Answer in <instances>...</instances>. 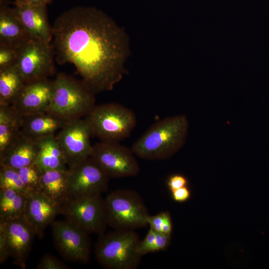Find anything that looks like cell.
I'll return each mask as SVG.
<instances>
[{
  "label": "cell",
  "mask_w": 269,
  "mask_h": 269,
  "mask_svg": "<svg viewBox=\"0 0 269 269\" xmlns=\"http://www.w3.org/2000/svg\"><path fill=\"white\" fill-rule=\"evenodd\" d=\"M52 46L60 64H73L94 94L110 91L126 73L129 37L101 10L77 6L61 13L52 26Z\"/></svg>",
  "instance_id": "obj_1"
},
{
  "label": "cell",
  "mask_w": 269,
  "mask_h": 269,
  "mask_svg": "<svg viewBox=\"0 0 269 269\" xmlns=\"http://www.w3.org/2000/svg\"><path fill=\"white\" fill-rule=\"evenodd\" d=\"M188 129L189 123L185 115L165 118L151 126L134 142L131 149L141 159H166L184 145Z\"/></svg>",
  "instance_id": "obj_2"
},
{
  "label": "cell",
  "mask_w": 269,
  "mask_h": 269,
  "mask_svg": "<svg viewBox=\"0 0 269 269\" xmlns=\"http://www.w3.org/2000/svg\"><path fill=\"white\" fill-rule=\"evenodd\" d=\"M95 94L81 81L59 73L53 81L47 112L66 121L86 117L95 106Z\"/></svg>",
  "instance_id": "obj_3"
},
{
  "label": "cell",
  "mask_w": 269,
  "mask_h": 269,
  "mask_svg": "<svg viewBox=\"0 0 269 269\" xmlns=\"http://www.w3.org/2000/svg\"><path fill=\"white\" fill-rule=\"evenodd\" d=\"M138 235L132 230H116L99 235L95 253L97 261L108 269H135L141 257L137 252Z\"/></svg>",
  "instance_id": "obj_4"
},
{
  "label": "cell",
  "mask_w": 269,
  "mask_h": 269,
  "mask_svg": "<svg viewBox=\"0 0 269 269\" xmlns=\"http://www.w3.org/2000/svg\"><path fill=\"white\" fill-rule=\"evenodd\" d=\"M85 119L92 136L100 141L119 142L131 135L136 124L134 113L115 103L95 105Z\"/></svg>",
  "instance_id": "obj_5"
},
{
  "label": "cell",
  "mask_w": 269,
  "mask_h": 269,
  "mask_svg": "<svg viewBox=\"0 0 269 269\" xmlns=\"http://www.w3.org/2000/svg\"><path fill=\"white\" fill-rule=\"evenodd\" d=\"M107 226L116 230H132L147 225L149 215L140 196L129 189H120L109 194L104 199Z\"/></svg>",
  "instance_id": "obj_6"
},
{
  "label": "cell",
  "mask_w": 269,
  "mask_h": 269,
  "mask_svg": "<svg viewBox=\"0 0 269 269\" xmlns=\"http://www.w3.org/2000/svg\"><path fill=\"white\" fill-rule=\"evenodd\" d=\"M101 195L68 199L61 207V214L66 221L89 234H102L107 225L104 199Z\"/></svg>",
  "instance_id": "obj_7"
},
{
  "label": "cell",
  "mask_w": 269,
  "mask_h": 269,
  "mask_svg": "<svg viewBox=\"0 0 269 269\" xmlns=\"http://www.w3.org/2000/svg\"><path fill=\"white\" fill-rule=\"evenodd\" d=\"M50 43L30 39L19 49L15 65L25 83L48 79L55 72Z\"/></svg>",
  "instance_id": "obj_8"
},
{
  "label": "cell",
  "mask_w": 269,
  "mask_h": 269,
  "mask_svg": "<svg viewBox=\"0 0 269 269\" xmlns=\"http://www.w3.org/2000/svg\"><path fill=\"white\" fill-rule=\"evenodd\" d=\"M131 149L118 141H100L92 145V157L110 178L134 176L140 169Z\"/></svg>",
  "instance_id": "obj_9"
},
{
  "label": "cell",
  "mask_w": 269,
  "mask_h": 269,
  "mask_svg": "<svg viewBox=\"0 0 269 269\" xmlns=\"http://www.w3.org/2000/svg\"><path fill=\"white\" fill-rule=\"evenodd\" d=\"M68 170L67 200L101 194L108 188L109 176L91 156L68 168Z\"/></svg>",
  "instance_id": "obj_10"
},
{
  "label": "cell",
  "mask_w": 269,
  "mask_h": 269,
  "mask_svg": "<svg viewBox=\"0 0 269 269\" xmlns=\"http://www.w3.org/2000/svg\"><path fill=\"white\" fill-rule=\"evenodd\" d=\"M92 136L85 119L78 118L67 122L55 135L66 159L68 168L91 156Z\"/></svg>",
  "instance_id": "obj_11"
},
{
  "label": "cell",
  "mask_w": 269,
  "mask_h": 269,
  "mask_svg": "<svg viewBox=\"0 0 269 269\" xmlns=\"http://www.w3.org/2000/svg\"><path fill=\"white\" fill-rule=\"evenodd\" d=\"M55 246L61 256L68 261L86 263L91 253L88 233L66 221H54L52 224Z\"/></svg>",
  "instance_id": "obj_12"
},
{
  "label": "cell",
  "mask_w": 269,
  "mask_h": 269,
  "mask_svg": "<svg viewBox=\"0 0 269 269\" xmlns=\"http://www.w3.org/2000/svg\"><path fill=\"white\" fill-rule=\"evenodd\" d=\"M7 251L13 264L25 269L26 261L30 252L34 238V228L23 217L3 221Z\"/></svg>",
  "instance_id": "obj_13"
},
{
  "label": "cell",
  "mask_w": 269,
  "mask_h": 269,
  "mask_svg": "<svg viewBox=\"0 0 269 269\" xmlns=\"http://www.w3.org/2000/svg\"><path fill=\"white\" fill-rule=\"evenodd\" d=\"M53 93V81L44 79L25 83L13 107L23 117L47 111Z\"/></svg>",
  "instance_id": "obj_14"
},
{
  "label": "cell",
  "mask_w": 269,
  "mask_h": 269,
  "mask_svg": "<svg viewBox=\"0 0 269 269\" xmlns=\"http://www.w3.org/2000/svg\"><path fill=\"white\" fill-rule=\"evenodd\" d=\"M61 214V206L39 190H29L24 218L34 228L36 236L43 237L45 229Z\"/></svg>",
  "instance_id": "obj_15"
},
{
  "label": "cell",
  "mask_w": 269,
  "mask_h": 269,
  "mask_svg": "<svg viewBox=\"0 0 269 269\" xmlns=\"http://www.w3.org/2000/svg\"><path fill=\"white\" fill-rule=\"evenodd\" d=\"M14 5L15 11L31 39L50 43L52 26L48 21L46 5Z\"/></svg>",
  "instance_id": "obj_16"
},
{
  "label": "cell",
  "mask_w": 269,
  "mask_h": 269,
  "mask_svg": "<svg viewBox=\"0 0 269 269\" xmlns=\"http://www.w3.org/2000/svg\"><path fill=\"white\" fill-rule=\"evenodd\" d=\"M30 39L14 8L6 0H0V45L19 49Z\"/></svg>",
  "instance_id": "obj_17"
},
{
  "label": "cell",
  "mask_w": 269,
  "mask_h": 269,
  "mask_svg": "<svg viewBox=\"0 0 269 269\" xmlns=\"http://www.w3.org/2000/svg\"><path fill=\"white\" fill-rule=\"evenodd\" d=\"M38 151L37 141L20 132L16 139L0 153V166L18 169L35 163Z\"/></svg>",
  "instance_id": "obj_18"
},
{
  "label": "cell",
  "mask_w": 269,
  "mask_h": 269,
  "mask_svg": "<svg viewBox=\"0 0 269 269\" xmlns=\"http://www.w3.org/2000/svg\"><path fill=\"white\" fill-rule=\"evenodd\" d=\"M67 122L47 111L33 114L23 117L21 132L37 141L55 135Z\"/></svg>",
  "instance_id": "obj_19"
},
{
  "label": "cell",
  "mask_w": 269,
  "mask_h": 269,
  "mask_svg": "<svg viewBox=\"0 0 269 269\" xmlns=\"http://www.w3.org/2000/svg\"><path fill=\"white\" fill-rule=\"evenodd\" d=\"M55 135L37 140L38 151L35 163L42 171L68 169L66 158Z\"/></svg>",
  "instance_id": "obj_20"
},
{
  "label": "cell",
  "mask_w": 269,
  "mask_h": 269,
  "mask_svg": "<svg viewBox=\"0 0 269 269\" xmlns=\"http://www.w3.org/2000/svg\"><path fill=\"white\" fill-rule=\"evenodd\" d=\"M68 176V169L42 171L39 190L62 207L67 200Z\"/></svg>",
  "instance_id": "obj_21"
},
{
  "label": "cell",
  "mask_w": 269,
  "mask_h": 269,
  "mask_svg": "<svg viewBox=\"0 0 269 269\" xmlns=\"http://www.w3.org/2000/svg\"><path fill=\"white\" fill-rule=\"evenodd\" d=\"M23 116L12 105H0V153L21 132Z\"/></svg>",
  "instance_id": "obj_22"
},
{
  "label": "cell",
  "mask_w": 269,
  "mask_h": 269,
  "mask_svg": "<svg viewBox=\"0 0 269 269\" xmlns=\"http://www.w3.org/2000/svg\"><path fill=\"white\" fill-rule=\"evenodd\" d=\"M25 83L16 65L0 70V105H12Z\"/></svg>",
  "instance_id": "obj_23"
},
{
  "label": "cell",
  "mask_w": 269,
  "mask_h": 269,
  "mask_svg": "<svg viewBox=\"0 0 269 269\" xmlns=\"http://www.w3.org/2000/svg\"><path fill=\"white\" fill-rule=\"evenodd\" d=\"M27 194L10 189H0V220L7 221L23 217Z\"/></svg>",
  "instance_id": "obj_24"
},
{
  "label": "cell",
  "mask_w": 269,
  "mask_h": 269,
  "mask_svg": "<svg viewBox=\"0 0 269 269\" xmlns=\"http://www.w3.org/2000/svg\"><path fill=\"white\" fill-rule=\"evenodd\" d=\"M0 189H10L27 194L28 188L22 181L17 169L0 166Z\"/></svg>",
  "instance_id": "obj_25"
},
{
  "label": "cell",
  "mask_w": 269,
  "mask_h": 269,
  "mask_svg": "<svg viewBox=\"0 0 269 269\" xmlns=\"http://www.w3.org/2000/svg\"><path fill=\"white\" fill-rule=\"evenodd\" d=\"M17 170L22 181L29 190H39L42 171L35 163Z\"/></svg>",
  "instance_id": "obj_26"
},
{
  "label": "cell",
  "mask_w": 269,
  "mask_h": 269,
  "mask_svg": "<svg viewBox=\"0 0 269 269\" xmlns=\"http://www.w3.org/2000/svg\"><path fill=\"white\" fill-rule=\"evenodd\" d=\"M19 49L0 45V70L15 65Z\"/></svg>",
  "instance_id": "obj_27"
},
{
  "label": "cell",
  "mask_w": 269,
  "mask_h": 269,
  "mask_svg": "<svg viewBox=\"0 0 269 269\" xmlns=\"http://www.w3.org/2000/svg\"><path fill=\"white\" fill-rule=\"evenodd\" d=\"M69 267L50 255H45L37 264V269H68Z\"/></svg>",
  "instance_id": "obj_28"
},
{
  "label": "cell",
  "mask_w": 269,
  "mask_h": 269,
  "mask_svg": "<svg viewBox=\"0 0 269 269\" xmlns=\"http://www.w3.org/2000/svg\"><path fill=\"white\" fill-rule=\"evenodd\" d=\"M156 232L149 228L146 236L140 241L137 247V252L141 256L153 253Z\"/></svg>",
  "instance_id": "obj_29"
},
{
  "label": "cell",
  "mask_w": 269,
  "mask_h": 269,
  "mask_svg": "<svg viewBox=\"0 0 269 269\" xmlns=\"http://www.w3.org/2000/svg\"><path fill=\"white\" fill-rule=\"evenodd\" d=\"M170 215L169 212H161L158 214L150 216L147 218V223L150 228L157 233H161L163 224L167 218Z\"/></svg>",
  "instance_id": "obj_30"
},
{
  "label": "cell",
  "mask_w": 269,
  "mask_h": 269,
  "mask_svg": "<svg viewBox=\"0 0 269 269\" xmlns=\"http://www.w3.org/2000/svg\"><path fill=\"white\" fill-rule=\"evenodd\" d=\"M170 242L171 235L156 232L153 252L165 250L170 245Z\"/></svg>",
  "instance_id": "obj_31"
},
{
  "label": "cell",
  "mask_w": 269,
  "mask_h": 269,
  "mask_svg": "<svg viewBox=\"0 0 269 269\" xmlns=\"http://www.w3.org/2000/svg\"><path fill=\"white\" fill-rule=\"evenodd\" d=\"M167 184L169 189L172 191L186 186L188 184V180L183 175L176 174L172 175L169 177Z\"/></svg>",
  "instance_id": "obj_32"
},
{
  "label": "cell",
  "mask_w": 269,
  "mask_h": 269,
  "mask_svg": "<svg viewBox=\"0 0 269 269\" xmlns=\"http://www.w3.org/2000/svg\"><path fill=\"white\" fill-rule=\"evenodd\" d=\"M3 222L0 220V263H4L9 258Z\"/></svg>",
  "instance_id": "obj_33"
},
{
  "label": "cell",
  "mask_w": 269,
  "mask_h": 269,
  "mask_svg": "<svg viewBox=\"0 0 269 269\" xmlns=\"http://www.w3.org/2000/svg\"><path fill=\"white\" fill-rule=\"evenodd\" d=\"M171 193L172 199L177 202H185L191 196V191L187 186L172 191Z\"/></svg>",
  "instance_id": "obj_34"
},
{
  "label": "cell",
  "mask_w": 269,
  "mask_h": 269,
  "mask_svg": "<svg viewBox=\"0 0 269 269\" xmlns=\"http://www.w3.org/2000/svg\"><path fill=\"white\" fill-rule=\"evenodd\" d=\"M53 0H15L13 4H25L32 5H46L50 3Z\"/></svg>",
  "instance_id": "obj_35"
}]
</instances>
